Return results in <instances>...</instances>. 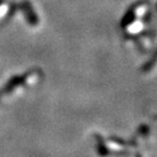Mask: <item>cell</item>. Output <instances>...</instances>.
Wrapping results in <instances>:
<instances>
[{
  "label": "cell",
  "instance_id": "obj_1",
  "mask_svg": "<svg viewBox=\"0 0 157 157\" xmlns=\"http://www.w3.org/2000/svg\"><path fill=\"white\" fill-rule=\"evenodd\" d=\"M8 5L5 2V1H0V19H3V17L7 15L8 13Z\"/></svg>",
  "mask_w": 157,
  "mask_h": 157
},
{
  "label": "cell",
  "instance_id": "obj_2",
  "mask_svg": "<svg viewBox=\"0 0 157 157\" xmlns=\"http://www.w3.org/2000/svg\"><path fill=\"white\" fill-rule=\"evenodd\" d=\"M141 29H142V23H140V22L134 23V24H132V26L130 27V31H131L132 33H137V32H140Z\"/></svg>",
  "mask_w": 157,
  "mask_h": 157
}]
</instances>
